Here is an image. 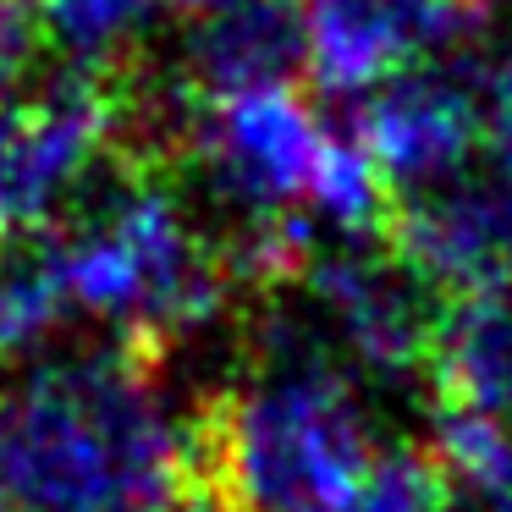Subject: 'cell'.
<instances>
[{"mask_svg": "<svg viewBox=\"0 0 512 512\" xmlns=\"http://www.w3.org/2000/svg\"><path fill=\"white\" fill-rule=\"evenodd\" d=\"M347 127L369 155V166L380 171L386 193L397 188L402 199L468 171L479 149H490L479 72L457 67V61L413 67L402 78L380 83L375 94L358 100Z\"/></svg>", "mask_w": 512, "mask_h": 512, "instance_id": "8992f818", "label": "cell"}, {"mask_svg": "<svg viewBox=\"0 0 512 512\" xmlns=\"http://www.w3.org/2000/svg\"><path fill=\"white\" fill-rule=\"evenodd\" d=\"M160 0H45L50 50L67 56L72 72L89 78H116L127 67L133 45L149 34Z\"/></svg>", "mask_w": 512, "mask_h": 512, "instance_id": "8fae6325", "label": "cell"}, {"mask_svg": "<svg viewBox=\"0 0 512 512\" xmlns=\"http://www.w3.org/2000/svg\"><path fill=\"white\" fill-rule=\"evenodd\" d=\"M386 446L369 386L303 325L265 347L204 435L226 512H353Z\"/></svg>", "mask_w": 512, "mask_h": 512, "instance_id": "7a4b0ae2", "label": "cell"}, {"mask_svg": "<svg viewBox=\"0 0 512 512\" xmlns=\"http://www.w3.org/2000/svg\"><path fill=\"white\" fill-rule=\"evenodd\" d=\"M452 474L435 457V446L419 441H391L380 463L369 468L353 512H452Z\"/></svg>", "mask_w": 512, "mask_h": 512, "instance_id": "7c38bea8", "label": "cell"}, {"mask_svg": "<svg viewBox=\"0 0 512 512\" xmlns=\"http://www.w3.org/2000/svg\"><path fill=\"white\" fill-rule=\"evenodd\" d=\"M45 254L72 320L100 325L111 342L138 353L215 325L237 276L188 204L149 171L94 182L45 237Z\"/></svg>", "mask_w": 512, "mask_h": 512, "instance_id": "3957f363", "label": "cell"}, {"mask_svg": "<svg viewBox=\"0 0 512 512\" xmlns=\"http://www.w3.org/2000/svg\"><path fill=\"white\" fill-rule=\"evenodd\" d=\"M116 78L67 72L0 100V254L50 237L94 188L127 122Z\"/></svg>", "mask_w": 512, "mask_h": 512, "instance_id": "277c9868", "label": "cell"}, {"mask_svg": "<svg viewBox=\"0 0 512 512\" xmlns=\"http://www.w3.org/2000/svg\"><path fill=\"white\" fill-rule=\"evenodd\" d=\"M56 56L45 28V0H0V100L39 89V61Z\"/></svg>", "mask_w": 512, "mask_h": 512, "instance_id": "4fadbf2b", "label": "cell"}, {"mask_svg": "<svg viewBox=\"0 0 512 512\" xmlns=\"http://www.w3.org/2000/svg\"><path fill=\"white\" fill-rule=\"evenodd\" d=\"M292 281L303 287V303H309L303 331L342 369H353L364 386L430 375L446 298L391 243L331 237L303 259Z\"/></svg>", "mask_w": 512, "mask_h": 512, "instance_id": "5b68a950", "label": "cell"}, {"mask_svg": "<svg viewBox=\"0 0 512 512\" xmlns=\"http://www.w3.org/2000/svg\"><path fill=\"white\" fill-rule=\"evenodd\" d=\"M309 78L331 100H364L413 67L452 61L485 17L463 0H298Z\"/></svg>", "mask_w": 512, "mask_h": 512, "instance_id": "52a82bcc", "label": "cell"}, {"mask_svg": "<svg viewBox=\"0 0 512 512\" xmlns=\"http://www.w3.org/2000/svg\"><path fill=\"white\" fill-rule=\"evenodd\" d=\"M309 72L298 0H226L193 17L177 39L171 100H237L292 89Z\"/></svg>", "mask_w": 512, "mask_h": 512, "instance_id": "9c48e42d", "label": "cell"}, {"mask_svg": "<svg viewBox=\"0 0 512 512\" xmlns=\"http://www.w3.org/2000/svg\"><path fill=\"white\" fill-rule=\"evenodd\" d=\"M446 413L512 424V281L446 298L430 353Z\"/></svg>", "mask_w": 512, "mask_h": 512, "instance_id": "30bf717a", "label": "cell"}, {"mask_svg": "<svg viewBox=\"0 0 512 512\" xmlns=\"http://www.w3.org/2000/svg\"><path fill=\"white\" fill-rule=\"evenodd\" d=\"M391 248L441 298L512 281V177L501 166H468L435 188L397 199Z\"/></svg>", "mask_w": 512, "mask_h": 512, "instance_id": "ba28073f", "label": "cell"}, {"mask_svg": "<svg viewBox=\"0 0 512 512\" xmlns=\"http://www.w3.org/2000/svg\"><path fill=\"white\" fill-rule=\"evenodd\" d=\"M479 512H512V485L507 490H496V496H485V501H474Z\"/></svg>", "mask_w": 512, "mask_h": 512, "instance_id": "2e32d148", "label": "cell"}, {"mask_svg": "<svg viewBox=\"0 0 512 512\" xmlns=\"http://www.w3.org/2000/svg\"><path fill=\"white\" fill-rule=\"evenodd\" d=\"M463 6H474L479 17H490V12H496V6H507V0H463Z\"/></svg>", "mask_w": 512, "mask_h": 512, "instance_id": "e0dca14e", "label": "cell"}, {"mask_svg": "<svg viewBox=\"0 0 512 512\" xmlns=\"http://www.w3.org/2000/svg\"><path fill=\"white\" fill-rule=\"evenodd\" d=\"M479 94H485V133L496 166L512 177V50L479 67Z\"/></svg>", "mask_w": 512, "mask_h": 512, "instance_id": "5bb4252c", "label": "cell"}, {"mask_svg": "<svg viewBox=\"0 0 512 512\" xmlns=\"http://www.w3.org/2000/svg\"><path fill=\"white\" fill-rule=\"evenodd\" d=\"M182 512H193V507H182Z\"/></svg>", "mask_w": 512, "mask_h": 512, "instance_id": "ac0fdd59", "label": "cell"}, {"mask_svg": "<svg viewBox=\"0 0 512 512\" xmlns=\"http://www.w3.org/2000/svg\"><path fill=\"white\" fill-rule=\"evenodd\" d=\"M204 430L149 353L50 347L0 375V512H182Z\"/></svg>", "mask_w": 512, "mask_h": 512, "instance_id": "6da1fadb", "label": "cell"}, {"mask_svg": "<svg viewBox=\"0 0 512 512\" xmlns=\"http://www.w3.org/2000/svg\"><path fill=\"white\" fill-rule=\"evenodd\" d=\"M160 6H171V12H182V17H204V12H215V6H226V0H160Z\"/></svg>", "mask_w": 512, "mask_h": 512, "instance_id": "9a60e30c", "label": "cell"}]
</instances>
